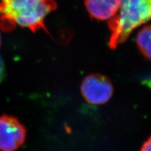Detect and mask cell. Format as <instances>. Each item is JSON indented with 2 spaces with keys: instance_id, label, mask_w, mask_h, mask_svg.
I'll return each mask as SVG.
<instances>
[{
  "instance_id": "6da1fadb",
  "label": "cell",
  "mask_w": 151,
  "mask_h": 151,
  "mask_svg": "<svg viewBox=\"0 0 151 151\" xmlns=\"http://www.w3.org/2000/svg\"><path fill=\"white\" fill-rule=\"evenodd\" d=\"M57 6L54 0H1L0 28L10 32L18 25L32 32L42 29L48 33L45 19Z\"/></svg>"
},
{
  "instance_id": "7a4b0ae2",
  "label": "cell",
  "mask_w": 151,
  "mask_h": 151,
  "mask_svg": "<svg viewBox=\"0 0 151 151\" xmlns=\"http://www.w3.org/2000/svg\"><path fill=\"white\" fill-rule=\"evenodd\" d=\"M151 20V0H121L116 16L109 20V46L116 49L127 40L133 30Z\"/></svg>"
},
{
  "instance_id": "3957f363",
  "label": "cell",
  "mask_w": 151,
  "mask_h": 151,
  "mask_svg": "<svg viewBox=\"0 0 151 151\" xmlns=\"http://www.w3.org/2000/svg\"><path fill=\"white\" fill-rule=\"evenodd\" d=\"M27 128L16 117L0 116V151H16L27 139Z\"/></svg>"
},
{
  "instance_id": "277c9868",
  "label": "cell",
  "mask_w": 151,
  "mask_h": 151,
  "mask_svg": "<svg viewBox=\"0 0 151 151\" xmlns=\"http://www.w3.org/2000/svg\"><path fill=\"white\" fill-rule=\"evenodd\" d=\"M83 97L88 103L104 104L110 100L113 92L112 83L106 76L92 73L87 76L81 86Z\"/></svg>"
},
{
  "instance_id": "5b68a950",
  "label": "cell",
  "mask_w": 151,
  "mask_h": 151,
  "mask_svg": "<svg viewBox=\"0 0 151 151\" xmlns=\"http://www.w3.org/2000/svg\"><path fill=\"white\" fill-rule=\"evenodd\" d=\"M121 0H85V5L92 18L97 20H110L116 16Z\"/></svg>"
},
{
  "instance_id": "8992f818",
  "label": "cell",
  "mask_w": 151,
  "mask_h": 151,
  "mask_svg": "<svg viewBox=\"0 0 151 151\" xmlns=\"http://www.w3.org/2000/svg\"><path fill=\"white\" fill-rule=\"evenodd\" d=\"M136 41L141 53L151 60V25H147L139 32Z\"/></svg>"
},
{
  "instance_id": "52a82bcc",
  "label": "cell",
  "mask_w": 151,
  "mask_h": 151,
  "mask_svg": "<svg viewBox=\"0 0 151 151\" xmlns=\"http://www.w3.org/2000/svg\"><path fill=\"white\" fill-rule=\"evenodd\" d=\"M6 70L4 62L1 55H0V83L2 82V81L5 78Z\"/></svg>"
},
{
  "instance_id": "ba28073f",
  "label": "cell",
  "mask_w": 151,
  "mask_h": 151,
  "mask_svg": "<svg viewBox=\"0 0 151 151\" xmlns=\"http://www.w3.org/2000/svg\"><path fill=\"white\" fill-rule=\"evenodd\" d=\"M141 151H151V137L143 143Z\"/></svg>"
},
{
  "instance_id": "9c48e42d",
  "label": "cell",
  "mask_w": 151,
  "mask_h": 151,
  "mask_svg": "<svg viewBox=\"0 0 151 151\" xmlns=\"http://www.w3.org/2000/svg\"><path fill=\"white\" fill-rule=\"evenodd\" d=\"M0 46H1V35H0Z\"/></svg>"
}]
</instances>
